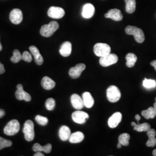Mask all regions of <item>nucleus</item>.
Wrapping results in <instances>:
<instances>
[{
    "mask_svg": "<svg viewBox=\"0 0 156 156\" xmlns=\"http://www.w3.org/2000/svg\"><path fill=\"white\" fill-rule=\"evenodd\" d=\"M125 32L128 35H134V38L138 43L142 44L145 41V34L140 28L135 26H128L125 29Z\"/></svg>",
    "mask_w": 156,
    "mask_h": 156,
    "instance_id": "1",
    "label": "nucleus"
},
{
    "mask_svg": "<svg viewBox=\"0 0 156 156\" xmlns=\"http://www.w3.org/2000/svg\"><path fill=\"white\" fill-rule=\"evenodd\" d=\"M58 28V23L55 21H51L48 24H45L41 27L40 34L44 37H50Z\"/></svg>",
    "mask_w": 156,
    "mask_h": 156,
    "instance_id": "2",
    "label": "nucleus"
},
{
    "mask_svg": "<svg viewBox=\"0 0 156 156\" xmlns=\"http://www.w3.org/2000/svg\"><path fill=\"white\" fill-rule=\"evenodd\" d=\"M23 132L24 134V138L27 141H32L35 136L34 132V124L30 120H27L24 125Z\"/></svg>",
    "mask_w": 156,
    "mask_h": 156,
    "instance_id": "3",
    "label": "nucleus"
},
{
    "mask_svg": "<svg viewBox=\"0 0 156 156\" xmlns=\"http://www.w3.org/2000/svg\"><path fill=\"white\" fill-rule=\"evenodd\" d=\"M106 97L111 102H116L121 97L120 91L115 86H111L106 90Z\"/></svg>",
    "mask_w": 156,
    "mask_h": 156,
    "instance_id": "4",
    "label": "nucleus"
},
{
    "mask_svg": "<svg viewBox=\"0 0 156 156\" xmlns=\"http://www.w3.org/2000/svg\"><path fill=\"white\" fill-rule=\"evenodd\" d=\"M19 129L20 123L18 122V120L13 119L11 120L6 125L4 129V132L7 135L12 136L16 135L19 131Z\"/></svg>",
    "mask_w": 156,
    "mask_h": 156,
    "instance_id": "5",
    "label": "nucleus"
},
{
    "mask_svg": "<svg viewBox=\"0 0 156 156\" xmlns=\"http://www.w3.org/2000/svg\"><path fill=\"white\" fill-rule=\"evenodd\" d=\"M110 46L104 43H97L94 46L95 55L98 57H103L111 53Z\"/></svg>",
    "mask_w": 156,
    "mask_h": 156,
    "instance_id": "6",
    "label": "nucleus"
},
{
    "mask_svg": "<svg viewBox=\"0 0 156 156\" xmlns=\"http://www.w3.org/2000/svg\"><path fill=\"white\" fill-rule=\"evenodd\" d=\"M118 61V57L115 54L109 53L106 56L101 57L100 64L102 67H108L114 64H116Z\"/></svg>",
    "mask_w": 156,
    "mask_h": 156,
    "instance_id": "7",
    "label": "nucleus"
},
{
    "mask_svg": "<svg viewBox=\"0 0 156 156\" xmlns=\"http://www.w3.org/2000/svg\"><path fill=\"white\" fill-rule=\"evenodd\" d=\"M15 95L18 100H24L26 102H29L31 100V95L23 90V87L21 84H18L17 85V90L15 93Z\"/></svg>",
    "mask_w": 156,
    "mask_h": 156,
    "instance_id": "8",
    "label": "nucleus"
},
{
    "mask_svg": "<svg viewBox=\"0 0 156 156\" xmlns=\"http://www.w3.org/2000/svg\"><path fill=\"white\" fill-rule=\"evenodd\" d=\"M48 15L51 18L58 19L65 15V11L60 7L51 6L48 11Z\"/></svg>",
    "mask_w": 156,
    "mask_h": 156,
    "instance_id": "9",
    "label": "nucleus"
},
{
    "mask_svg": "<svg viewBox=\"0 0 156 156\" xmlns=\"http://www.w3.org/2000/svg\"><path fill=\"white\" fill-rule=\"evenodd\" d=\"M89 115L84 112L77 111L74 112L72 115V118L73 122L78 124H84L86 122V119H89Z\"/></svg>",
    "mask_w": 156,
    "mask_h": 156,
    "instance_id": "10",
    "label": "nucleus"
},
{
    "mask_svg": "<svg viewBox=\"0 0 156 156\" xmlns=\"http://www.w3.org/2000/svg\"><path fill=\"white\" fill-rule=\"evenodd\" d=\"M86 68V65L84 64H78L76 66L72 67L69 71V76L73 79L79 78L81 73Z\"/></svg>",
    "mask_w": 156,
    "mask_h": 156,
    "instance_id": "11",
    "label": "nucleus"
},
{
    "mask_svg": "<svg viewBox=\"0 0 156 156\" xmlns=\"http://www.w3.org/2000/svg\"><path fill=\"white\" fill-rule=\"evenodd\" d=\"M10 20L12 23L15 24H19L22 22V12L19 9H13L9 15Z\"/></svg>",
    "mask_w": 156,
    "mask_h": 156,
    "instance_id": "12",
    "label": "nucleus"
},
{
    "mask_svg": "<svg viewBox=\"0 0 156 156\" xmlns=\"http://www.w3.org/2000/svg\"><path fill=\"white\" fill-rule=\"evenodd\" d=\"M106 18H109L115 21H121L123 19V16L121 11L118 9H110L105 15Z\"/></svg>",
    "mask_w": 156,
    "mask_h": 156,
    "instance_id": "13",
    "label": "nucleus"
},
{
    "mask_svg": "<svg viewBox=\"0 0 156 156\" xmlns=\"http://www.w3.org/2000/svg\"><path fill=\"white\" fill-rule=\"evenodd\" d=\"M122 119V115L120 112H116L108 120V126L111 128L116 127L121 122Z\"/></svg>",
    "mask_w": 156,
    "mask_h": 156,
    "instance_id": "14",
    "label": "nucleus"
},
{
    "mask_svg": "<svg viewBox=\"0 0 156 156\" xmlns=\"http://www.w3.org/2000/svg\"><path fill=\"white\" fill-rule=\"evenodd\" d=\"M95 12V8L91 4H86L83 6L82 16L85 19H90L93 16Z\"/></svg>",
    "mask_w": 156,
    "mask_h": 156,
    "instance_id": "15",
    "label": "nucleus"
},
{
    "mask_svg": "<svg viewBox=\"0 0 156 156\" xmlns=\"http://www.w3.org/2000/svg\"><path fill=\"white\" fill-rule=\"evenodd\" d=\"M71 101L73 107L78 110L82 109L84 106L83 99L79 95L73 94L71 97Z\"/></svg>",
    "mask_w": 156,
    "mask_h": 156,
    "instance_id": "16",
    "label": "nucleus"
},
{
    "mask_svg": "<svg viewBox=\"0 0 156 156\" xmlns=\"http://www.w3.org/2000/svg\"><path fill=\"white\" fill-rule=\"evenodd\" d=\"M31 53L34 57L35 62L38 66H41L44 62V58L42 55L40 54L38 48L35 46H31L29 48Z\"/></svg>",
    "mask_w": 156,
    "mask_h": 156,
    "instance_id": "17",
    "label": "nucleus"
},
{
    "mask_svg": "<svg viewBox=\"0 0 156 156\" xmlns=\"http://www.w3.org/2000/svg\"><path fill=\"white\" fill-rule=\"evenodd\" d=\"M72 51V44L70 42H65L62 44L60 49V53L63 57L70 56Z\"/></svg>",
    "mask_w": 156,
    "mask_h": 156,
    "instance_id": "18",
    "label": "nucleus"
},
{
    "mask_svg": "<svg viewBox=\"0 0 156 156\" xmlns=\"http://www.w3.org/2000/svg\"><path fill=\"white\" fill-rule=\"evenodd\" d=\"M41 85L44 89L49 90L53 89L55 87L56 83L48 76H45L42 79Z\"/></svg>",
    "mask_w": 156,
    "mask_h": 156,
    "instance_id": "19",
    "label": "nucleus"
},
{
    "mask_svg": "<svg viewBox=\"0 0 156 156\" xmlns=\"http://www.w3.org/2000/svg\"><path fill=\"white\" fill-rule=\"evenodd\" d=\"M147 135L149 137V140L146 142V146L148 147H154L156 145V139L155 138L156 132L155 129L151 128L147 131Z\"/></svg>",
    "mask_w": 156,
    "mask_h": 156,
    "instance_id": "20",
    "label": "nucleus"
},
{
    "mask_svg": "<svg viewBox=\"0 0 156 156\" xmlns=\"http://www.w3.org/2000/svg\"><path fill=\"white\" fill-rule=\"evenodd\" d=\"M70 128L66 126H62L59 130V136L61 140L63 141H66L69 140L71 135Z\"/></svg>",
    "mask_w": 156,
    "mask_h": 156,
    "instance_id": "21",
    "label": "nucleus"
},
{
    "mask_svg": "<svg viewBox=\"0 0 156 156\" xmlns=\"http://www.w3.org/2000/svg\"><path fill=\"white\" fill-rule=\"evenodd\" d=\"M82 99L83 101L84 106L88 108H90L93 106L94 100L89 92H85L82 95Z\"/></svg>",
    "mask_w": 156,
    "mask_h": 156,
    "instance_id": "22",
    "label": "nucleus"
},
{
    "mask_svg": "<svg viewBox=\"0 0 156 156\" xmlns=\"http://www.w3.org/2000/svg\"><path fill=\"white\" fill-rule=\"evenodd\" d=\"M84 138V135L82 132H76L75 133L71 134L69 141L72 144H77L81 142Z\"/></svg>",
    "mask_w": 156,
    "mask_h": 156,
    "instance_id": "23",
    "label": "nucleus"
},
{
    "mask_svg": "<svg viewBox=\"0 0 156 156\" xmlns=\"http://www.w3.org/2000/svg\"><path fill=\"white\" fill-rule=\"evenodd\" d=\"M52 149V146L50 144H48L42 146L39 144H35L33 147V151L35 152L38 151H44L46 153H49Z\"/></svg>",
    "mask_w": 156,
    "mask_h": 156,
    "instance_id": "24",
    "label": "nucleus"
},
{
    "mask_svg": "<svg viewBox=\"0 0 156 156\" xmlns=\"http://www.w3.org/2000/svg\"><path fill=\"white\" fill-rule=\"evenodd\" d=\"M126 58L127 60L126 65L129 68H132L135 64L136 60H137V57L136 56L132 53H129L127 54L126 56Z\"/></svg>",
    "mask_w": 156,
    "mask_h": 156,
    "instance_id": "25",
    "label": "nucleus"
},
{
    "mask_svg": "<svg viewBox=\"0 0 156 156\" xmlns=\"http://www.w3.org/2000/svg\"><path fill=\"white\" fill-rule=\"evenodd\" d=\"M126 3V10L128 13H134L136 9V1L135 0H125Z\"/></svg>",
    "mask_w": 156,
    "mask_h": 156,
    "instance_id": "26",
    "label": "nucleus"
},
{
    "mask_svg": "<svg viewBox=\"0 0 156 156\" xmlns=\"http://www.w3.org/2000/svg\"><path fill=\"white\" fill-rule=\"evenodd\" d=\"M142 115L146 119H154L156 116V113L153 107H149L147 110L142 111Z\"/></svg>",
    "mask_w": 156,
    "mask_h": 156,
    "instance_id": "27",
    "label": "nucleus"
},
{
    "mask_svg": "<svg viewBox=\"0 0 156 156\" xmlns=\"http://www.w3.org/2000/svg\"><path fill=\"white\" fill-rule=\"evenodd\" d=\"M151 125L147 123L142 124H136L134 127V129L138 132L147 131L151 129Z\"/></svg>",
    "mask_w": 156,
    "mask_h": 156,
    "instance_id": "28",
    "label": "nucleus"
},
{
    "mask_svg": "<svg viewBox=\"0 0 156 156\" xmlns=\"http://www.w3.org/2000/svg\"><path fill=\"white\" fill-rule=\"evenodd\" d=\"M130 139V135L127 133L121 134L119 137V142L124 146L129 145V140Z\"/></svg>",
    "mask_w": 156,
    "mask_h": 156,
    "instance_id": "29",
    "label": "nucleus"
},
{
    "mask_svg": "<svg viewBox=\"0 0 156 156\" xmlns=\"http://www.w3.org/2000/svg\"><path fill=\"white\" fill-rule=\"evenodd\" d=\"M22 60V55L19 50H13V56L11 58V61L13 63H17Z\"/></svg>",
    "mask_w": 156,
    "mask_h": 156,
    "instance_id": "30",
    "label": "nucleus"
},
{
    "mask_svg": "<svg viewBox=\"0 0 156 156\" xmlns=\"http://www.w3.org/2000/svg\"><path fill=\"white\" fill-rule=\"evenodd\" d=\"M143 86L146 89H151L155 87L156 86V82L152 79H147L145 78L143 82Z\"/></svg>",
    "mask_w": 156,
    "mask_h": 156,
    "instance_id": "31",
    "label": "nucleus"
},
{
    "mask_svg": "<svg viewBox=\"0 0 156 156\" xmlns=\"http://www.w3.org/2000/svg\"><path fill=\"white\" fill-rule=\"evenodd\" d=\"M45 106H46V108L48 110L52 111V110L54 109V108H55V106H56V101L53 98H49L46 101Z\"/></svg>",
    "mask_w": 156,
    "mask_h": 156,
    "instance_id": "32",
    "label": "nucleus"
},
{
    "mask_svg": "<svg viewBox=\"0 0 156 156\" xmlns=\"http://www.w3.org/2000/svg\"><path fill=\"white\" fill-rule=\"evenodd\" d=\"M12 145V142L9 140H5L2 137H0V150L4 148L10 147Z\"/></svg>",
    "mask_w": 156,
    "mask_h": 156,
    "instance_id": "33",
    "label": "nucleus"
},
{
    "mask_svg": "<svg viewBox=\"0 0 156 156\" xmlns=\"http://www.w3.org/2000/svg\"><path fill=\"white\" fill-rule=\"evenodd\" d=\"M35 120L39 125L42 126H45L48 123V119L41 115H37L35 117Z\"/></svg>",
    "mask_w": 156,
    "mask_h": 156,
    "instance_id": "34",
    "label": "nucleus"
},
{
    "mask_svg": "<svg viewBox=\"0 0 156 156\" xmlns=\"http://www.w3.org/2000/svg\"><path fill=\"white\" fill-rule=\"evenodd\" d=\"M32 56L27 51H24L22 55V60L25 62H30L32 61Z\"/></svg>",
    "mask_w": 156,
    "mask_h": 156,
    "instance_id": "35",
    "label": "nucleus"
},
{
    "mask_svg": "<svg viewBox=\"0 0 156 156\" xmlns=\"http://www.w3.org/2000/svg\"><path fill=\"white\" fill-rule=\"evenodd\" d=\"M5 72V69L4 65L0 62V74H2Z\"/></svg>",
    "mask_w": 156,
    "mask_h": 156,
    "instance_id": "36",
    "label": "nucleus"
},
{
    "mask_svg": "<svg viewBox=\"0 0 156 156\" xmlns=\"http://www.w3.org/2000/svg\"><path fill=\"white\" fill-rule=\"evenodd\" d=\"M5 115V112L4 109H0V119L2 118Z\"/></svg>",
    "mask_w": 156,
    "mask_h": 156,
    "instance_id": "37",
    "label": "nucleus"
},
{
    "mask_svg": "<svg viewBox=\"0 0 156 156\" xmlns=\"http://www.w3.org/2000/svg\"><path fill=\"white\" fill-rule=\"evenodd\" d=\"M151 66H153L155 68V69L156 70V60H154V61H152L151 62Z\"/></svg>",
    "mask_w": 156,
    "mask_h": 156,
    "instance_id": "38",
    "label": "nucleus"
},
{
    "mask_svg": "<svg viewBox=\"0 0 156 156\" xmlns=\"http://www.w3.org/2000/svg\"><path fill=\"white\" fill-rule=\"evenodd\" d=\"M34 156H44V154L41 153V151H38L34 155Z\"/></svg>",
    "mask_w": 156,
    "mask_h": 156,
    "instance_id": "39",
    "label": "nucleus"
},
{
    "mask_svg": "<svg viewBox=\"0 0 156 156\" xmlns=\"http://www.w3.org/2000/svg\"><path fill=\"white\" fill-rule=\"evenodd\" d=\"M135 117V119H136V120L137 121H140V116L139 115H136Z\"/></svg>",
    "mask_w": 156,
    "mask_h": 156,
    "instance_id": "40",
    "label": "nucleus"
},
{
    "mask_svg": "<svg viewBox=\"0 0 156 156\" xmlns=\"http://www.w3.org/2000/svg\"><path fill=\"white\" fill-rule=\"evenodd\" d=\"M122 145L120 142H119L118 144H117V148H119V149L121 148V147H122Z\"/></svg>",
    "mask_w": 156,
    "mask_h": 156,
    "instance_id": "41",
    "label": "nucleus"
},
{
    "mask_svg": "<svg viewBox=\"0 0 156 156\" xmlns=\"http://www.w3.org/2000/svg\"><path fill=\"white\" fill-rule=\"evenodd\" d=\"M154 111H155V113H156V102L154 103Z\"/></svg>",
    "mask_w": 156,
    "mask_h": 156,
    "instance_id": "42",
    "label": "nucleus"
},
{
    "mask_svg": "<svg viewBox=\"0 0 156 156\" xmlns=\"http://www.w3.org/2000/svg\"><path fill=\"white\" fill-rule=\"evenodd\" d=\"M153 155L156 156V149H154V151H153Z\"/></svg>",
    "mask_w": 156,
    "mask_h": 156,
    "instance_id": "43",
    "label": "nucleus"
},
{
    "mask_svg": "<svg viewBox=\"0 0 156 156\" xmlns=\"http://www.w3.org/2000/svg\"><path fill=\"white\" fill-rule=\"evenodd\" d=\"M2 49V46L1 45V42H0V51H1Z\"/></svg>",
    "mask_w": 156,
    "mask_h": 156,
    "instance_id": "44",
    "label": "nucleus"
}]
</instances>
